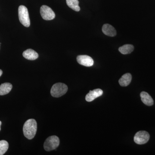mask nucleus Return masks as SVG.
<instances>
[{
  "mask_svg": "<svg viewBox=\"0 0 155 155\" xmlns=\"http://www.w3.org/2000/svg\"><path fill=\"white\" fill-rule=\"evenodd\" d=\"M2 125V122L0 121V130H1V126Z\"/></svg>",
  "mask_w": 155,
  "mask_h": 155,
  "instance_id": "obj_18",
  "label": "nucleus"
},
{
  "mask_svg": "<svg viewBox=\"0 0 155 155\" xmlns=\"http://www.w3.org/2000/svg\"><path fill=\"white\" fill-rule=\"evenodd\" d=\"M60 144V140L56 136H51L48 137L44 144L45 150L47 151H51L56 149Z\"/></svg>",
  "mask_w": 155,
  "mask_h": 155,
  "instance_id": "obj_4",
  "label": "nucleus"
},
{
  "mask_svg": "<svg viewBox=\"0 0 155 155\" xmlns=\"http://www.w3.org/2000/svg\"><path fill=\"white\" fill-rule=\"evenodd\" d=\"M66 2L70 8L77 12L80 11V8L78 0H66Z\"/></svg>",
  "mask_w": 155,
  "mask_h": 155,
  "instance_id": "obj_14",
  "label": "nucleus"
},
{
  "mask_svg": "<svg viewBox=\"0 0 155 155\" xmlns=\"http://www.w3.org/2000/svg\"><path fill=\"white\" fill-rule=\"evenodd\" d=\"M103 33L106 35L110 37L116 36V31L115 28L112 25L109 24H105L102 27Z\"/></svg>",
  "mask_w": 155,
  "mask_h": 155,
  "instance_id": "obj_10",
  "label": "nucleus"
},
{
  "mask_svg": "<svg viewBox=\"0 0 155 155\" xmlns=\"http://www.w3.org/2000/svg\"><path fill=\"white\" fill-rule=\"evenodd\" d=\"M18 16L19 21L22 25L28 27L30 25V20L28 9L25 6L20 5L18 8Z\"/></svg>",
  "mask_w": 155,
  "mask_h": 155,
  "instance_id": "obj_2",
  "label": "nucleus"
},
{
  "mask_svg": "<svg viewBox=\"0 0 155 155\" xmlns=\"http://www.w3.org/2000/svg\"><path fill=\"white\" fill-rule=\"evenodd\" d=\"M23 57L25 59L30 61H34L38 58V54L34 50L28 49L23 52Z\"/></svg>",
  "mask_w": 155,
  "mask_h": 155,
  "instance_id": "obj_9",
  "label": "nucleus"
},
{
  "mask_svg": "<svg viewBox=\"0 0 155 155\" xmlns=\"http://www.w3.org/2000/svg\"><path fill=\"white\" fill-rule=\"evenodd\" d=\"M12 88L11 83H5L0 85V95H4L8 94Z\"/></svg>",
  "mask_w": 155,
  "mask_h": 155,
  "instance_id": "obj_13",
  "label": "nucleus"
},
{
  "mask_svg": "<svg viewBox=\"0 0 155 155\" xmlns=\"http://www.w3.org/2000/svg\"><path fill=\"white\" fill-rule=\"evenodd\" d=\"M150 135L147 131L141 130L136 134L134 137V141L138 144H143L149 140Z\"/></svg>",
  "mask_w": 155,
  "mask_h": 155,
  "instance_id": "obj_5",
  "label": "nucleus"
},
{
  "mask_svg": "<svg viewBox=\"0 0 155 155\" xmlns=\"http://www.w3.org/2000/svg\"><path fill=\"white\" fill-rule=\"evenodd\" d=\"M9 144L8 142L5 140L0 141V155H3L8 150Z\"/></svg>",
  "mask_w": 155,
  "mask_h": 155,
  "instance_id": "obj_16",
  "label": "nucleus"
},
{
  "mask_svg": "<svg viewBox=\"0 0 155 155\" xmlns=\"http://www.w3.org/2000/svg\"><path fill=\"white\" fill-rule=\"evenodd\" d=\"M78 63L80 65L86 67H90L94 65L93 60L87 55H79L77 57Z\"/></svg>",
  "mask_w": 155,
  "mask_h": 155,
  "instance_id": "obj_7",
  "label": "nucleus"
},
{
  "mask_svg": "<svg viewBox=\"0 0 155 155\" xmlns=\"http://www.w3.org/2000/svg\"><path fill=\"white\" fill-rule=\"evenodd\" d=\"M132 79V76L130 73H127L124 74L119 79V84L122 87L128 86L130 84Z\"/></svg>",
  "mask_w": 155,
  "mask_h": 155,
  "instance_id": "obj_12",
  "label": "nucleus"
},
{
  "mask_svg": "<svg viewBox=\"0 0 155 155\" xmlns=\"http://www.w3.org/2000/svg\"><path fill=\"white\" fill-rule=\"evenodd\" d=\"M68 87L64 83H58L53 85L51 89V94L53 97H59L67 92Z\"/></svg>",
  "mask_w": 155,
  "mask_h": 155,
  "instance_id": "obj_3",
  "label": "nucleus"
},
{
  "mask_svg": "<svg viewBox=\"0 0 155 155\" xmlns=\"http://www.w3.org/2000/svg\"><path fill=\"white\" fill-rule=\"evenodd\" d=\"M37 124L34 119H29L25 122L23 125V134L29 140L33 139L36 134Z\"/></svg>",
  "mask_w": 155,
  "mask_h": 155,
  "instance_id": "obj_1",
  "label": "nucleus"
},
{
  "mask_svg": "<svg viewBox=\"0 0 155 155\" xmlns=\"http://www.w3.org/2000/svg\"><path fill=\"white\" fill-rule=\"evenodd\" d=\"M143 103L147 106H151L153 104V100L152 97L146 92H142L140 94Z\"/></svg>",
  "mask_w": 155,
  "mask_h": 155,
  "instance_id": "obj_11",
  "label": "nucleus"
},
{
  "mask_svg": "<svg viewBox=\"0 0 155 155\" xmlns=\"http://www.w3.org/2000/svg\"><path fill=\"white\" fill-rule=\"evenodd\" d=\"M103 94V91L99 88L90 91L86 95L85 100L87 102L92 101L97 97L101 96Z\"/></svg>",
  "mask_w": 155,
  "mask_h": 155,
  "instance_id": "obj_8",
  "label": "nucleus"
},
{
  "mask_svg": "<svg viewBox=\"0 0 155 155\" xmlns=\"http://www.w3.org/2000/svg\"><path fill=\"white\" fill-rule=\"evenodd\" d=\"M40 14L43 19L45 20H51L54 19L55 14L51 8L46 5L41 7Z\"/></svg>",
  "mask_w": 155,
  "mask_h": 155,
  "instance_id": "obj_6",
  "label": "nucleus"
},
{
  "mask_svg": "<svg viewBox=\"0 0 155 155\" xmlns=\"http://www.w3.org/2000/svg\"><path fill=\"white\" fill-rule=\"evenodd\" d=\"M134 49L133 45H125L119 48V52L123 54H127L132 52Z\"/></svg>",
  "mask_w": 155,
  "mask_h": 155,
  "instance_id": "obj_15",
  "label": "nucleus"
},
{
  "mask_svg": "<svg viewBox=\"0 0 155 155\" xmlns=\"http://www.w3.org/2000/svg\"><path fill=\"white\" fill-rule=\"evenodd\" d=\"M3 72L2 71L1 69H0V77H1V75H2V74Z\"/></svg>",
  "mask_w": 155,
  "mask_h": 155,
  "instance_id": "obj_17",
  "label": "nucleus"
}]
</instances>
